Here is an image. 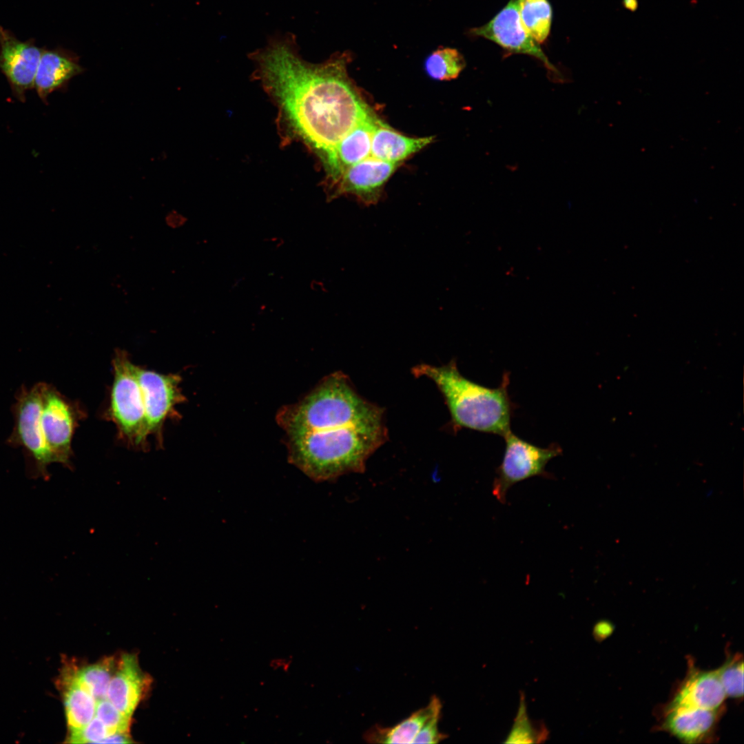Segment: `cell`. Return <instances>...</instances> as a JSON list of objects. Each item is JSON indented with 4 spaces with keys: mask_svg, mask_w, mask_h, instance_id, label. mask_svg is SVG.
<instances>
[{
    "mask_svg": "<svg viewBox=\"0 0 744 744\" xmlns=\"http://www.w3.org/2000/svg\"><path fill=\"white\" fill-rule=\"evenodd\" d=\"M349 56L343 52L309 63L291 33L271 37L249 54L289 132L320 158L372 113L349 77Z\"/></svg>",
    "mask_w": 744,
    "mask_h": 744,
    "instance_id": "1",
    "label": "cell"
},
{
    "mask_svg": "<svg viewBox=\"0 0 744 744\" xmlns=\"http://www.w3.org/2000/svg\"><path fill=\"white\" fill-rule=\"evenodd\" d=\"M385 424L347 426L288 437L289 461L316 482L362 473L369 457L386 441Z\"/></svg>",
    "mask_w": 744,
    "mask_h": 744,
    "instance_id": "2",
    "label": "cell"
},
{
    "mask_svg": "<svg viewBox=\"0 0 744 744\" xmlns=\"http://www.w3.org/2000/svg\"><path fill=\"white\" fill-rule=\"evenodd\" d=\"M417 377L432 380L442 394L453 425L504 437L510 431L513 410L508 387L509 375L500 385L488 388L462 375L455 360L440 366L421 364L413 369Z\"/></svg>",
    "mask_w": 744,
    "mask_h": 744,
    "instance_id": "3",
    "label": "cell"
},
{
    "mask_svg": "<svg viewBox=\"0 0 744 744\" xmlns=\"http://www.w3.org/2000/svg\"><path fill=\"white\" fill-rule=\"evenodd\" d=\"M278 423L288 437L347 426H381L384 412L362 397L347 376H327L299 402L282 408Z\"/></svg>",
    "mask_w": 744,
    "mask_h": 744,
    "instance_id": "4",
    "label": "cell"
},
{
    "mask_svg": "<svg viewBox=\"0 0 744 744\" xmlns=\"http://www.w3.org/2000/svg\"><path fill=\"white\" fill-rule=\"evenodd\" d=\"M114 379L111 387L107 418L116 426L119 437L128 444L145 447V413L142 391L136 375V365L127 353L117 351L112 361Z\"/></svg>",
    "mask_w": 744,
    "mask_h": 744,
    "instance_id": "5",
    "label": "cell"
},
{
    "mask_svg": "<svg viewBox=\"0 0 744 744\" xmlns=\"http://www.w3.org/2000/svg\"><path fill=\"white\" fill-rule=\"evenodd\" d=\"M42 382L31 387L21 385L12 405L14 426L6 443L21 448L32 476L48 479V466L54 462L46 444L41 422Z\"/></svg>",
    "mask_w": 744,
    "mask_h": 744,
    "instance_id": "6",
    "label": "cell"
},
{
    "mask_svg": "<svg viewBox=\"0 0 744 744\" xmlns=\"http://www.w3.org/2000/svg\"><path fill=\"white\" fill-rule=\"evenodd\" d=\"M504 438L503 459L496 469L492 486L493 495L502 504L506 503L507 493L515 484L535 476L551 478L546 466L562 452L555 443L546 448L539 447L517 437L511 431Z\"/></svg>",
    "mask_w": 744,
    "mask_h": 744,
    "instance_id": "7",
    "label": "cell"
},
{
    "mask_svg": "<svg viewBox=\"0 0 744 744\" xmlns=\"http://www.w3.org/2000/svg\"><path fill=\"white\" fill-rule=\"evenodd\" d=\"M83 414L76 402L69 400L54 386L42 382L41 422L54 462L70 465L72 438Z\"/></svg>",
    "mask_w": 744,
    "mask_h": 744,
    "instance_id": "8",
    "label": "cell"
},
{
    "mask_svg": "<svg viewBox=\"0 0 744 744\" xmlns=\"http://www.w3.org/2000/svg\"><path fill=\"white\" fill-rule=\"evenodd\" d=\"M136 375L143 397L147 436L153 435L161 444L166 420L178 415L176 407L185 400L180 386L181 378L137 365Z\"/></svg>",
    "mask_w": 744,
    "mask_h": 744,
    "instance_id": "9",
    "label": "cell"
},
{
    "mask_svg": "<svg viewBox=\"0 0 744 744\" xmlns=\"http://www.w3.org/2000/svg\"><path fill=\"white\" fill-rule=\"evenodd\" d=\"M471 34L490 40L513 54H524L540 60L557 73L538 43L526 31L520 19L517 0H510L487 23L471 30Z\"/></svg>",
    "mask_w": 744,
    "mask_h": 744,
    "instance_id": "10",
    "label": "cell"
},
{
    "mask_svg": "<svg viewBox=\"0 0 744 744\" xmlns=\"http://www.w3.org/2000/svg\"><path fill=\"white\" fill-rule=\"evenodd\" d=\"M43 50L33 39L22 41L0 25V71L6 76L12 95L21 102L25 101L26 92L34 87Z\"/></svg>",
    "mask_w": 744,
    "mask_h": 744,
    "instance_id": "11",
    "label": "cell"
},
{
    "mask_svg": "<svg viewBox=\"0 0 744 744\" xmlns=\"http://www.w3.org/2000/svg\"><path fill=\"white\" fill-rule=\"evenodd\" d=\"M398 165L370 156L348 167L329 185V198L350 195L364 205L376 204L382 196L384 185Z\"/></svg>",
    "mask_w": 744,
    "mask_h": 744,
    "instance_id": "12",
    "label": "cell"
},
{
    "mask_svg": "<svg viewBox=\"0 0 744 744\" xmlns=\"http://www.w3.org/2000/svg\"><path fill=\"white\" fill-rule=\"evenodd\" d=\"M378 120L372 112L320 158L329 176V185L348 167L371 156L372 134Z\"/></svg>",
    "mask_w": 744,
    "mask_h": 744,
    "instance_id": "13",
    "label": "cell"
},
{
    "mask_svg": "<svg viewBox=\"0 0 744 744\" xmlns=\"http://www.w3.org/2000/svg\"><path fill=\"white\" fill-rule=\"evenodd\" d=\"M134 654L121 656L110 680L106 698L121 712L132 717L149 685Z\"/></svg>",
    "mask_w": 744,
    "mask_h": 744,
    "instance_id": "14",
    "label": "cell"
},
{
    "mask_svg": "<svg viewBox=\"0 0 744 744\" xmlns=\"http://www.w3.org/2000/svg\"><path fill=\"white\" fill-rule=\"evenodd\" d=\"M83 69L76 59L60 50H43L37 70L34 87L39 97L46 103L54 91L65 90L70 81Z\"/></svg>",
    "mask_w": 744,
    "mask_h": 744,
    "instance_id": "15",
    "label": "cell"
},
{
    "mask_svg": "<svg viewBox=\"0 0 744 744\" xmlns=\"http://www.w3.org/2000/svg\"><path fill=\"white\" fill-rule=\"evenodd\" d=\"M726 696L716 670L692 668L670 704L716 710Z\"/></svg>",
    "mask_w": 744,
    "mask_h": 744,
    "instance_id": "16",
    "label": "cell"
},
{
    "mask_svg": "<svg viewBox=\"0 0 744 744\" xmlns=\"http://www.w3.org/2000/svg\"><path fill=\"white\" fill-rule=\"evenodd\" d=\"M718 711L669 704L662 727L682 742L697 743L711 733Z\"/></svg>",
    "mask_w": 744,
    "mask_h": 744,
    "instance_id": "17",
    "label": "cell"
},
{
    "mask_svg": "<svg viewBox=\"0 0 744 744\" xmlns=\"http://www.w3.org/2000/svg\"><path fill=\"white\" fill-rule=\"evenodd\" d=\"M433 138L406 136L378 120L372 134L371 156L375 158L399 164L421 150Z\"/></svg>",
    "mask_w": 744,
    "mask_h": 744,
    "instance_id": "18",
    "label": "cell"
},
{
    "mask_svg": "<svg viewBox=\"0 0 744 744\" xmlns=\"http://www.w3.org/2000/svg\"><path fill=\"white\" fill-rule=\"evenodd\" d=\"M442 710L440 700L433 696L428 704L413 712L393 727L375 725L364 735V740L375 743H413L426 721L436 711Z\"/></svg>",
    "mask_w": 744,
    "mask_h": 744,
    "instance_id": "19",
    "label": "cell"
},
{
    "mask_svg": "<svg viewBox=\"0 0 744 744\" xmlns=\"http://www.w3.org/2000/svg\"><path fill=\"white\" fill-rule=\"evenodd\" d=\"M63 701L70 732L86 725L96 714V700L76 679L73 669L65 670L62 676Z\"/></svg>",
    "mask_w": 744,
    "mask_h": 744,
    "instance_id": "20",
    "label": "cell"
},
{
    "mask_svg": "<svg viewBox=\"0 0 744 744\" xmlns=\"http://www.w3.org/2000/svg\"><path fill=\"white\" fill-rule=\"evenodd\" d=\"M521 23L538 43L544 42L550 30L552 8L548 0H517Z\"/></svg>",
    "mask_w": 744,
    "mask_h": 744,
    "instance_id": "21",
    "label": "cell"
},
{
    "mask_svg": "<svg viewBox=\"0 0 744 744\" xmlns=\"http://www.w3.org/2000/svg\"><path fill=\"white\" fill-rule=\"evenodd\" d=\"M116 667L113 657H109L94 664L73 670V672L80 685L97 701L106 698Z\"/></svg>",
    "mask_w": 744,
    "mask_h": 744,
    "instance_id": "22",
    "label": "cell"
},
{
    "mask_svg": "<svg viewBox=\"0 0 744 744\" xmlns=\"http://www.w3.org/2000/svg\"><path fill=\"white\" fill-rule=\"evenodd\" d=\"M462 54L455 48H440L431 52L424 61L427 75L437 81L456 79L465 68Z\"/></svg>",
    "mask_w": 744,
    "mask_h": 744,
    "instance_id": "23",
    "label": "cell"
},
{
    "mask_svg": "<svg viewBox=\"0 0 744 744\" xmlns=\"http://www.w3.org/2000/svg\"><path fill=\"white\" fill-rule=\"evenodd\" d=\"M523 697L520 699L514 724L504 743H533L543 742L548 738V732L545 725L535 723L528 718Z\"/></svg>",
    "mask_w": 744,
    "mask_h": 744,
    "instance_id": "24",
    "label": "cell"
},
{
    "mask_svg": "<svg viewBox=\"0 0 744 744\" xmlns=\"http://www.w3.org/2000/svg\"><path fill=\"white\" fill-rule=\"evenodd\" d=\"M726 696L740 698L743 695V661L741 655L735 654L727 659L716 670Z\"/></svg>",
    "mask_w": 744,
    "mask_h": 744,
    "instance_id": "25",
    "label": "cell"
},
{
    "mask_svg": "<svg viewBox=\"0 0 744 744\" xmlns=\"http://www.w3.org/2000/svg\"><path fill=\"white\" fill-rule=\"evenodd\" d=\"M95 716L111 734L129 732L132 717L119 711L107 698L96 701Z\"/></svg>",
    "mask_w": 744,
    "mask_h": 744,
    "instance_id": "26",
    "label": "cell"
},
{
    "mask_svg": "<svg viewBox=\"0 0 744 744\" xmlns=\"http://www.w3.org/2000/svg\"><path fill=\"white\" fill-rule=\"evenodd\" d=\"M112 734L104 724L95 716L83 727L70 732L67 742L70 743H101Z\"/></svg>",
    "mask_w": 744,
    "mask_h": 744,
    "instance_id": "27",
    "label": "cell"
},
{
    "mask_svg": "<svg viewBox=\"0 0 744 744\" xmlns=\"http://www.w3.org/2000/svg\"><path fill=\"white\" fill-rule=\"evenodd\" d=\"M441 710L436 711L430 716L413 743H438L446 738V735L440 732L438 729Z\"/></svg>",
    "mask_w": 744,
    "mask_h": 744,
    "instance_id": "28",
    "label": "cell"
},
{
    "mask_svg": "<svg viewBox=\"0 0 744 744\" xmlns=\"http://www.w3.org/2000/svg\"><path fill=\"white\" fill-rule=\"evenodd\" d=\"M129 732H116L102 741L101 743H132Z\"/></svg>",
    "mask_w": 744,
    "mask_h": 744,
    "instance_id": "29",
    "label": "cell"
},
{
    "mask_svg": "<svg viewBox=\"0 0 744 744\" xmlns=\"http://www.w3.org/2000/svg\"><path fill=\"white\" fill-rule=\"evenodd\" d=\"M290 663H291V661H288L286 659H275L274 661H271V666L272 668H274L275 669H277L278 667L284 666L285 670H287V668H289Z\"/></svg>",
    "mask_w": 744,
    "mask_h": 744,
    "instance_id": "30",
    "label": "cell"
}]
</instances>
